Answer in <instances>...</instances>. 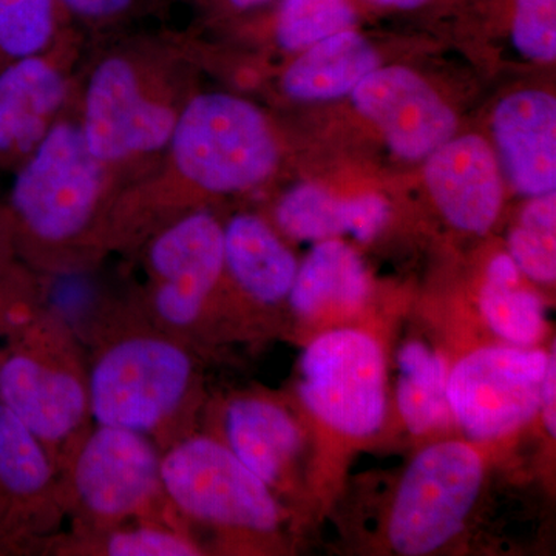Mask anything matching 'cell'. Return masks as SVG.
<instances>
[{"label":"cell","instance_id":"cell-14","mask_svg":"<svg viewBox=\"0 0 556 556\" xmlns=\"http://www.w3.org/2000/svg\"><path fill=\"white\" fill-rule=\"evenodd\" d=\"M427 188L455 228L484 233L503 204V182L492 148L477 135L452 138L427 156Z\"/></svg>","mask_w":556,"mask_h":556},{"label":"cell","instance_id":"cell-9","mask_svg":"<svg viewBox=\"0 0 556 556\" xmlns=\"http://www.w3.org/2000/svg\"><path fill=\"white\" fill-rule=\"evenodd\" d=\"M548 357L525 346L468 354L448 375L452 416L475 439L504 437L525 426L540 408Z\"/></svg>","mask_w":556,"mask_h":556},{"label":"cell","instance_id":"cell-32","mask_svg":"<svg viewBox=\"0 0 556 556\" xmlns=\"http://www.w3.org/2000/svg\"><path fill=\"white\" fill-rule=\"evenodd\" d=\"M555 353L548 357V367L546 376L543 380V390H541V405L544 409V422H546L548 434L555 438V393H556V376H555Z\"/></svg>","mask_w":556,"mask_h":556},{"label":"cell","instance_id":"cell-16","mask_svg":"<svg viewBox=\"0 0 556 556\" xmlns=\"http://www.w3.org/2000/svg\"><path fill=\"white\" fill-rule=\"evenodd\" d=\"M225 270L255 302L274 305L288 298L298 262L265 219L239 214L223 226Z\"/></svg>","mask_w":556,"mask_h":556},{"label":"cell","instance_id":"cell-8","mask_svg":"<svg viewBox=\"0 0 556 556\" xmlns=\"http://www.w3.org/2000/svg\"><path fill=\"white\" fill-rule=\"evenodd\" d=\"M142 243L153 313L166 327H193L226 273L222 223L207 208H193Z\"/></svg>","mask_w":556,"mask_h":556},{"label":"cell","instance_id":"cell-31","mask_svg":"<svg viewBox=\"0 0 556 556\" xmlns=\"http://www.w3.org/2000/svg\"><path fill=\"white\" fill-rule=\"evenodd\" d=\"M203 20H241L274 0H189Z\"/></svg>","mask_w":556,"mask_h":556},{"label":"cell","instance_id":"cell-24","mask_svg":"<svg viewBox=\"0 0 556 556\" xmlns=\"http://www.w3.org/2000/svg\"><path fill=\"white\" fill-rule=\"evenodd\" d=\"M252 14L268 21L274 42L288 53H302L336 33L356 27L358 20L354 0H274Z\"/></svg>","mask_w":556,"mask_h":556},{"label":"cell","instance_id":"cell-28","mask_svg":"<svg viewBox=\"0 0 556 556\" xmlns=\"http://www.w3.org/2000/svg\"><path fill=\"white\" fill-rule=\"evenodd\" d=\"M511 39L532 61L556 56V0H511Z\"/></svg>","mask_w":556,"mask_h":556},{"label":"cell","instance_id":"cell-1","mask_svg":"<svg viewBox=\"0 0 556 556\" xmlns=\"http://www.w3.org/2000/svg\"><path fill=\"white\" fill-rule=\"evenodd\" d=\"M193 65L186 35L166 28H135L89 42L73 112L87 148L121 188L159 166L200 91Z\"/></svg>","mask_w":556,"mask_h":556},{"label":"cell","instance_id":"cell-3","mask_svg":"<svg viewBox=\"0 0 556 556\" xmlns=\"http://www.w3.org/2000/svg\"><path fill=\"white\" fill-rule=\"evenodd\" d=\"M11 177L0 211L25 265L67 268L105 251L110 212L123 188L87 148L73 105Z\"/></svg>","mask_w":556,"mask_h":556},{"label":"cell","instance_id":"cell-27","mask_svg":"<svg viewBox=\"0 0 556 556\" xmlns=\"http://www.w3.org/2000/svg\"><path fill=\"white\" fill-rule=\"evenodd\" d=\"M178 0H61L62 7L89 42L118 33L149 27L164 20Z\"/></svg>","mask_w":556,"mask_h":556},{"label":"cell","instance_id":"cell-30","mask_svg":"<svg viewBox=\"0 0 556 556\" xmlns=\"http://www.w3.org/2000/svg\"><path fill=\"white\" fill-rule=\"evenodd\" d=\"M390 204L378 193H364L345 200V233L367 243L386 228Z\"/></svg>","mask_w":556,"mask_h":556},{"label":"cell","instance_id":"cell-7","mask_svg":"<svg viewBox=\"0 0 556 556\" xmlns=\"http://www.w3.org/2000/svg\"><path fill=\"white\" fill-rule=\"evenodd\" d=\"M300 396L309 412L348 437L376 433L386 417V369L378 343L340 329L311 343L302 358Z\"/></svg>","mask_w":556,"mask_h":556},{"label":"cell","instance_id":"cell-5","mask_svg":"<svg viewBox=\"0 0 556 556\" xmlns=\"http://www.w3.org/2000/svg\"><path fill=\"white\" fill-rule=\"evenodd\" d=\"M268 484L232 450L211 438H189L161 457V489L199 521L270 532L280 521Z\"/></svg>","mask_w":556,"mask_h":556},{"label":"cell","instance_id":"cell-19","mask_svg":"<svg viewBox=\"0 0 556 556\" xmlns=\"http://www.w3.org/2000/svg\"><path fill=\"white\" fill-rule=\"evenodd\" d=\"M368 277L364 263L348 244L324 240L298 268L289 291L292 308L302 316H318L325 311L351 313L364 305Z\"/></svg>","mask_w":556,"mask_h":556},{"label":"cell","instance_id":"cell-2","mask_svg":"<svg viewBox=\"0 0 556 556\" xmlns=\"http://www.w3.org/2000/svg\"><path fill=\"white\" fill-rule=\"evenodd\" d=\"M280 159L276 130L262 109L225 91H197L159 166L116 197L110 239L129 247L200 208L206 197L257 189L276 175Z\"/></svg>","mask_w":556,"mask_h":556},{"label":"cell","instance_id":"cell-34","mask_svg":"<svg viewBox=\"0 0 556 556\" xmlns=\"http://www.w3.org/2000/svg\"><path fill=\"white\" fill-rule=\"evenodd\" d=\"M362 2L375 9L415 13V11L426 10L434 0H362Z\"/></svg>","mask_w":556,"mask_h":556},{"label":"cell","instance_id":"cell-26","mask_svg":"<svg viewBox=\"0 0 556 556\" xmlns=\"http://www.w3.org/2000/svg\"><path fill=\"white\" fill-rule=\"evenodd\" d=\"M555 229L556 199L555 193H548L527 204L521 223L508 240L510 257L519 273L540 283L555 281Z\"/></svg>","mask_w":556,"mask_h":556},{"label":"cell","instance_id":"cell-13","mask_svg":"<svg viewBox=\"0 0 556 556\" xmlns=\"http://www.w3.org/2000/svg\"><path fill=\"white\" fill-rule=\"evenodd\" d=\"M354 108L378 126L401 159H427L455 135V112L412 70L376 68L351 91Z\"/></svg>","mask_w":556,"mask_h":556},{"label":"cell","instance_id":"cell-23","mask_svg":"<svg viewBox=\"0 0 556 556\" xmlns=\"http://www.w3.org/2000/svg\"><path fill=\"white\" fill-rule=\"evenodd\" d=\"M78 31L61 0H0V68L46 53Z\"/></svg>","mask_w":556,"mask_h":556},{"label":"cell","instance_id":"cell-18","mask_svg":"<svg viewBox=\"0 0 556 556\" xmlns=\"http://www.w3.org/2000/svg\"><path fill=\"white\" fill-rule=\"evenodd\" d=\"M225 430L233 455L268 485L276 484L302 445L294 419L263 399L233 401L226 412Z\"/></svg>","mask_w":556,"mask_h":556},{"label":"cell","instance_id":"cell-6","mask_svg":"<svg viewBox=\"0 0 556 556\" xmlns=\"http://www.w3.org/2000/svg\"><path fill=\"white\" fill-rule=\"evenodd\" d=\"M482 484L481 457L464 442H441L417 455L399 485L391 544L399 554H431L463 529Z\"/></svg>","mask_w":556,"mask_h":556},{"label":"cell","instance_id":"cell-21","mask_svg":"<svg viewBox=\"0 0 556 556\" xmlns=\"http://www.w3.org/2000/svg\"><path fill=\"white\" fill-rule=\"evenodd\" d=\"M397 405L402 419L415 434L448 426V371L444 358L420 342L399 353Z\"/></svg>","mask_w":556,"mask_h":556},{"label":"cell","instance_id":"cell-10","mask_svg":"<svg viewBox=\"0 0 556 556\" xmlns=\"http://www.w3.org/2000/svg\"><path fill=\"white\" fill-rule=\"evenodd\" d=\"M87 47L78 31L46 53L0 68V177L13 175L72 109Z\"/></svg>","mask_w":556,"mask_h":556},{"label":"cell","instance_id":"cell-12","mask_svg":"<svg viewBox=\"0 0 556 556\" xmlns=\"http://www.w3.org/2000/svg\"><path fill=\"white\" fill-rule=\"evenodd\" d=\"M72 477L87 514L101 521H119L159 493L161 457L144 434L98 426L80 444Z\"/></svg>","mask_w":556,"mask_h":556},{"label":"cell","instance_id":"cell-20","mask_svg":"<svg viewBox=\"0 0 556 556\" xmlns=\"http://www.w3.org/2000/svg\"><path fill=\"white\" fill-rule=\"evenodd\" d=\"M49 448L30 428L0 404V508L27 507L53 489Z\"/></svg>","mask_w":556,"mask_h":556},{"label":"cell","instance_id":"cell-33","mask_svg":"<svg viewBox=\"0 0 556 556\" xmlns=\"http://www.w3.org/2000/svg\"><path fill=\"white\" fill-rule=\"evenodd\" d=\"M24 270L25 266L21 265L13 255L0 254V298L13 287L14 281L22 276ZM3 354L5 353H0V361H2Z\"/></svg>","mask_w":556,"mask_h":556},{"label":"cell","instance_id":"cell-22","mask_svg":"<svg viewBox=\"0 0 556 556\" xmlns=\"http://www.w3.org/2000/svg\"><path fill=\"white\" fill-rule=\"evenodd\" d=\"M479 308L489 327L514 345H532L543 332L541 300L519 285V269L510 255L490 262Z\"/></svg>","mask_w":556,"mask_h":556},{"label":"cell","instance_id":"cell-15","mask_svg":"<svg viewBox=\"0 0 556 556\" xmlns=\"http://www.w3.org/2000/svg\"><path fill=\"white\" fill-rule=\"evenodd\" d=\"M492 126L515 190L530 199L555 193V98L541 90L510 94L497 104Z\"/></svg>","mask_w":556,"mask_h":556},{"label":"cell","instance_id":"cell-4","mask_svg":"<svg viewBox=\"0 0 556 556\" xmlns=\"http://www.w3.org/2000/svg\"><path fill=\"white\" fill-rule=\"evenodd\" d=\"M193 362L175 340L130 334L104 348L91 367L90 415L98 426L149 434L170 422L189 396Z\"/></svg>","mask_w":556,"mask_h":556},{"label":"cell","instance_id":"cell-11","mask_svg":"<svg viewBox=\"0 0 556 556\" xmlns=\"http://www.w3.org/2000/svg\"><path fill=\"white\" fill-rule=\"evenodd\" d=\"M0 404L20 417L47 448L75 437L90 415L87 380L78 369L28 339L0 361Z\"/></svg>","mask_w":556,"mask_h":556},{"label":"cell","instance_id":"cell-35","mask_svg":"<svg viewBox=\"0 0 556 556\" xmlns=\"http://www.w3.org/2000/svg\"><path fill=\"white\" fill-rule=\"evenodd\" d=\"M10 244L9 233H7L5 223H3L2 212H0V249Z\"/></svg>","mask_w":556,"mask_h":556},{"label":"cell","instance_id":"cell-29","mask_svg":"<svg viewBox=\"0 0 556 556\" xmlns=\"http://www.w3.org/2000/svg\"><path fill=\"white\" fill-rule=\"evenodd\" d=\"M102 554L110 556H195L192 541L167 529L142 526L119 529L105 538Z\"/></svg>","mask_w":556,"mask_h":556},{"label":"cell","instance_id":"cell-17","mask_svg":"<svg viewBox=\"0 0 556 556\" xmlns=\"http://www.w3.org/2000/svg\"><path fill=\"white\" fill-rule=\"evenodd\" d=\"M378 67L371 43L350 28L303 50L285 70L281 89L294 101L338 100L351 94Z\"/></svg>","mask_w":556,"mask_h":556},{"label":"cell","instance_id":"cell-25","mask_svg":"<svg viewBox=\"0 0 556 556\" xmlns=\"http://www.w3.org/2000/svg\"><path fill=\"white\" fill-rule=\"evenodd\" d=\"M278 228L302 241H324L345 233V200L316 185L289 189L276 206Z\"/></svg>","mask_w":556,"mask_h":556}]
</instances>
